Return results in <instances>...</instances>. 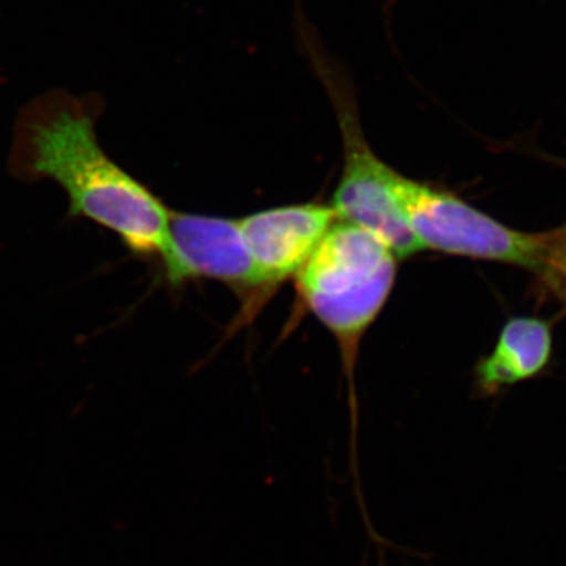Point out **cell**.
<instances>
[{"label": "cell", "instance_id": "6da1fadb", "mask_svg": "<svg viewBox=\"0 0 566 566\" xmlns=\"http://www.w3.org/2000/svg\"><path fill=\"white\" fill-rule=\"evenodd\" d=\"M102 99L52 91L25 104L14 123L9 169L17 180H51L69 196L70 218L114 233L140 259L161 255L170 210L99 145Z\"/></svg>", "mask_w": 566, "mask_h": 566}, {"label": "cell", "instance_id": "7a4b0ae2", "mask_svg": "<svg viewBox=\"0 0 566 566\" xmlns=\"http://www.w3.org/2000/svg\"><path fill=\"white\" fill-rule=\"evenodd\" d=\"M294 32L324 92L333 103L340 129L344 164L333 203L337 221L353 223L392 249L398 259L422 252L398 199L401 174L382 161L365 137L352 77L319 40L312 22L294 11Z\"/></svg>", "mask_w": 566, "mask_h": 566}, {"label": "cell", "instance_id": "30bf717a", "mask_svg": "<svg viewBox=\"0 0 566 566\" xmlns=\"http://www.w3.org/2000/svg\"><path fill=\"white\" fill-rule=\"evenodd\" d=\"M539 158L545 159L547 163L556 164L557 167L566 170V158H557V156H549L546 153H539Z\"/></svg>", "mask_w": 566, "mask_h": 566}, {"label": "cell", "instance_id": "277c9868", "mask_svg": "<svg viewBox=\"0 0 566 566\" xmlns=\"http://www.w3.org/2000/svg\"><path fill=\"white\" fill-rule=\"evenodd\" d=\"M397 192L423 251L510 264L535 275L545 270L539 233L512 229L455 192L405 175L398 178Z\"/></svg>", "mask_w": 566, "mask_h": 566}, {"label": "cell", "instance_id": "52a82bcc", "mask_svg": "<svg viewBox=\"0 0 566 566\" xmlns=\"http://www.w3.org/2000/svg\"><path fill=\"white\" fill-rule=\"evenodd\" d=\"M553 352V322L538 316H513L502 327L493 352L476 364V389L494 397L509 387L538 378L549 367Z\"/></svg>", "mask_w": 566, "mask_h": 566}, {"label": "cell", "instance_id": "ba28073f", "mask_svg": "<svg viewBox=\"0 0 566 566\" xmlns=\"http://www.w3.org/2000/svg\"><path fill=\"white\" fill-rule=\"evenodd\" d=\"M536 279L547 293L566 304V263H549Z\"/></svg>", "mask_w": 566, "mask_h": 566}, {"label": "cell", "instance_id": "9c48e42d", "mask_svg": "<svg viewBox=\"0 0 566 566\" xmlns=\"http://www.w3.org/2000/svg\"><path fill=\"white\" fill-rule=\"evenodd\" d=\"M539 238H542L547 264L566 263V223L549 232L539 233Z\"/></svg>", "mask_w": 566, "mask_h": 566}, {"label": "cell", "instance_id": "8992f818", "mask_svg": "<svg viewBox=\"0 0 566 566\" xmlns=\"http://www.w3.org/2000/svg\"><path fill=\"white\" fill-rule=\"evenodd\" d=\"M337 222L324 203L286 205L238 219L264 296L296 277L323 238Z\"/></svg>", "mask_w": 566, "mask_h": 566}, {"label": "cell", "instance_id": "5b68a950", "mask_svg": "<svg viewBox=\"0 0 566 566\" xmlns=\"http://www.w3.org/2000/svg\"><path fill=\"white\" fill-rule=\"evenodd\" d=\"M159 259L164 281L172 289L200 279L222 282L248 301L251 314L266 300L238 219L170 211L169 238Z\"/></svg>", "mask_w": 566, "mask_h": 566}, {"label": "cell", "instance_id": "3957f363", "mask_svg": "<svg viewBox=\"0 0 566 566\" xmlns=\"http://www.w3.org/2000/svg\"><path fill=\"white\" fill-rule=\"evenodd\" d=\"M398 260L374 234L337 221L296 275L301 300L337 338L352 386L360 342L392 294Z\"/></svg>", "mask_w": 566, "mask_h": 566}]
</instances>
